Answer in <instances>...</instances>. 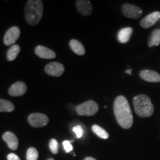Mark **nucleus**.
Wrapping results in <instances>:
<instances>
[{
    "mask_svg": "<svg viewBox=\"0 0 160 160\" xmlns=\"http://www.w3.org/2000/svg\"><path fill=\"white\" fill-rule=\"evenodd\" d=\"M160 19V12L155 11L147 15L140 22V26L142 28H149Z\"/></svg>",
    "mask_w": 160,
    "mask_h": 160,
    "instance_id": "nucleus-9",
    "label": "nucleus"
},
{
    "mask_svg": "<svg viewBox=\"0 0 160 160\" xmlns=\"http://www.w3.org/2000/svg\"><path fill=\"white\" fill-rule=\"evenodd\" d=\"M133 105L136 113L139 117H150L154 112V107L151 99L146 95L142 94L135 97L133 99Z\"/></svg>",
    "mask_w": 160,
    "mask_h": 160,
    "instance_id": "nucleus-3",
    "label": "nucleus"
},
{
    "mask_svg": "<svg viewBox=\"0 0 160 160\" xmlns=\"http://www.w3.org/2000/svg\"><path fill=\"white\" fill-rule=\"evenodd\" d=\"M76 6L80 14L85 16H90L93 12L91 2L88 0H77L76 1Z\"/></svg>",
    "mask_w": 160,
    "mask_h": 160,
    "instance_id": "nucleus-10",
    "label": "nucleus"
},
{
    "mask_svg": "<svg viewBox=\"0 0 160 160\" xmlns=\"http://www.w3.org/2000/svg\"><path fill=\"white\" fill-rule=\"evenodd\" d=\"M62 145L66 153H70V152L72 151V150H73V146H72L71 142L68 141V140L64 141Z\"/></svg>",
    "mask_w": 160,
    "mask_h": 160,
    "instance_id": "nucleus-24",
    "label": "nucleus"
},
{
    "mask_svg": "<svg viewBox=\"0 0 160 160\" xmlns=\"http://www.w3.org/2000/svg\"><path fill=\"white\" fill-rule=\"evenodd\" d=\"M2 139L4 141L7 143L8 146L12 151H16L18 148L19 145V141H18L17 137L13 132L8 131L5 132L2 135Z\"/></svg>",
    "mask_w": 160,
    "mask_h": 160,
    "instance_id": "nucleus-13",
    "label": "nucleus"
},
{
    "mask_svg": "<svg viewBox=\"0 0 160 160\" xmlns=\"http://www.w3.org/2000/svg\"><path fill=\"white\" fill-rule=\"evenodd\" d=\"M122 12L125 17L137 19L141 17L142 10L138 6L131 4H125L122 7Z\"/></svg>",
    "mask_w": 160,
    "mask_h": 160,
    "instance_id": "nucleus-6",
    "label": "nucleus"
},
{
    "mask_svg": "<svg viewBox=\"0 0 160 160\" xmlns=\"http://www.w3.org/2000/svg\"><path fill=\"white\" fill-rule=\"evenodd\" d=\"M35 53L39 58L45 59H54L56 57V53L54 51L42 45H39L36 48Z\"/></svg>",
    "mask_w": 160,
    "mask_h": 160,
    "instance_id": "nucleus-14",
    "label": "nucleus"
},
{
    "mask_svg": "<svg viewBox=\"0 0 160 160\" xmlns=\"http://www.w3.org/2000/svg\"><path fill=\"white\" fill-rule=\"evenodd\" d=\"M39 157V153L35 148H29L27 151L26 159L27 160H37Z\"/></svg>",
    "mask_w": 160,
    "mask_h": 160,
    "instance_id": "nucleus-21",
    "label": "nucleus"
},
{
    "mask_svg": "<svg viewBox=\"0 0 160 160\" xmlns=\"http://www.w3.org/2000/svg\"><path fill=\"white\" fill-rule=\"evenodd\" d=\"M48 160H54V159H53V158H51V159H48Z\"/></svg>",
    "mask_w": 160,
    "mask_h": 160,
    "instance_id": "nucleus-28",
    "label": "nucleus"
},
{
    "mask_svg": "<svg viewBox=\"0 0 160 160\" xmlns=\"http://www.w3.org/2000/svg\"><path fill=\"white\" fill-rule=\"evenodd\" d=\"M20 36V29L17 26H13L6 31L4 37V43L5 45L9 46L14 44Z\"/></svg>",
    "mask_w": 160,
    "mask_h": 160,
    "instance_id": "nucleus-8",
    "label": "nucleus"
},
{
    "mask_svg": "<svg viewBox=\"0 0 160 160\" xmlns=\"http://www.w3.org/2000/svg\"><path fill=\"white\" fill-rule=\"evenodd\" d=\"M99 111V105L93 100H88L76 107V111L79 116L91 117Z\"/></svg>",
    "mask_w": 160,
    "mask_h": 160,
    "instance_id": "nucleus-4",
    "label": "nucleus"
},
{
    "mask_svg": "<svg viewBox=\"0 0 160 160\" xmlns=\"http://www.w3.org/2000/svg\"><path fill=\"white\" fill-rule=\"evenodd\" d=\"M73 131L74 132L75 134L77 135V137L78 139L82 137V136L84 134V130L81 125L75 126V127L73 128Z\"/></svg>",
    "mask_w": 160,
    "mask_h": 160,
    "instance_id": "nucleus-23",
    "label": "nucleus"
},
{
    "mask_svg": "<svg viewBox=\"0 0 160 160\" xmlns=\"http://www.w3.org/2000/svg\"><path fill=\"white\" fill-rule=\"evenodd\" d=\"M131 71H132L131 69H128V70H127V71H126L125 72H126V73H128V74L131 75Z\"/></svg>",
    "mask_w": 160,
    "mask_h": 160,
    "instance_id": "nucleus-27",
    "label": "nucleus"
},
{
    "mask_svg": "<svg viewBox=\"0 0 160 160\" xmlns=\"http://www.w3.org/2000/svg\"><path fill=\"white\" fill-rule=\"evenodd\" d=\"M43 3L41 0H29L25 5V19L30 25H36L42 17Z\"/></svg>",
    "mask_w": 160,
    "mask_h": 160,
    "instance_id": "nucleus-2",
    "label": "nucleus"
},
{
    "mask_svg": "<svg viewBox=\"0 0 160 160\" xmlns=\"http://www.w3.org/2000/svg\"><path fill=\"white\" fill-rule=\"evenodd\" d=\"M84 160H97L96 159H94V158L93 157H86L84 159Z\"/></svg>",
    "mask_w": 160,
    "mask_h": 160,
    "instance_id": "nucleus-26",
    "label": "nucleus"
},
{
    "mask_svg": "<svg viewBox=\"0 0 160 160\" xmlns=\"http://www.w3.org/2000/svg\"><path fill=\"white\" fill-rule=\"evenodd\" d=\"M49 148L53 154H57L59 151V143H58L57 140L55 139H51L50 140Z\"/></svg>",
    "mask_w": 160,
    "mask_h": 160,
    "instance_id": "nucleus-22",
    "label": "nucleus"
},
{
    "mask_svg": "<svg viewBox=\"0 0 160 160\" xmlns=\"http://www.w3.org/2000/svg\"><path fill=\"white\" fill-rule=\"evenodd\" d=\"M14 110V105L11 102L0 99V112H12Z\"/></svg>",
    "mask_w": 160,
    "mask_h": 160,
    "instance_id": "nucleus-18",
    "label": "nucleus"
},
{
    "mask_svg": "<svg viewBox=\"0 0 160 160\" xmlns=\"http://www.w3.org/2000/svg\"><path fill=\"white\" fill-rule=\"evenodd\" d=\"M139 77L148 82H160V74L151 70H143L140 71Z\"/></svg>",
    "mask_w": 160,
    "mask_h": 160,
    "instance_id": "nucleus-12",
    "label": "nucleus"
},
{
    "mask_svg": "<svg viewBox=\"0 0 160 160\" xmlns=\"http://www.w3.org/2000/svg\"><path fill=\"white\" fill-rule=\"evenodd\" d=\"M45 71L48 75L51 77H58L63 74L65 72V67L62 64L53 62L48 63L45 68Z\"/></svg>",
    "mask_w": 160,
    "mask_h": 160,
    "instance_id": "nucleus-7",
    "label": "nucleus"
},
{
    "mask_svg": "<svg viewBox=\"0 0 160 160\" xmlns=\"http://www.w3.org/2000/svg\"><path fill=\"white\" fill-rule=\"evenodd\" d=\"M160 45V29H155L152 31L148 39V45L151 48Z\"/></svg>",
    "mask_w": 160,
    "mask_h": 160,
    "instance_id": "nucleus-17",
    "label": "nucleus"
},
{
    "mask_svg": "<svg viewBox=\"0 0 160 160\" xmlns=\"http://www.w3.org/2000/svg\"><path fill=\"white\" fill-rule=\"evenodd\" d=\"M28 122L33 128H42L47 125L49 122L48 117L45 114L40 113H33L29 115Z\"/></svg>",
    "mask_w": 160,
    "mask_h": 160,
    "instance_id": "nucleus-5",
    "label": "nucleus"
},
{
    "mask_svg": "<svg viewBox=\"0 0 160 160\" xmlns=\"http://www.w3.org/2000/svg\"><path fill=\"white\" fill-rule=\"evenodd\" d=\"M113 112L117 122L122 128H131L133 122V114L128 102L124 96H119L116 98Z\"/></svg>",
    "mask_w": 160,
    "mask_h": 160,
    "instance_id": "nucleus-1",
    "label": "nucleus"
},
{
    "mask_svg": "<svg viewBox=\"0 0 160 160\" xmlns=\"http://www.w3.org/2000/svg\"><path fill=\"white\" fill-rule=\"evenodd\" d=\"M70 47L73 53H75L77 55H84L85 53V49L84 48L82 44L77 39H72L70 41L69 43Z\"/></svg>",
    "mask_w": 160,
    "mask_h": 160,
    "instance_id": "nucleus-16",
    "label": "nucleus"
},
{
    "mask_svg": "<svg viewBox=\"0 0 160 160\" xmlns=\"http://www.w3.org/2000/svg\"><path fill=\"white\" fill-rule=\"evenodd\" d=\"M92 131H93V132L96 135L98 136L99 138H101V139H108L109 137L108 133L105 129L102 128V127H100L99 125H93L92 126Z\"/></svg>",
    "mask_w": 160,
    "mask_h": 160,
    "instance_id": "nucleus-20",
    "label": "nucleus"
},
{
    "mask_svg": "<svg viewBox=\"0 0 160 160\" xmlns=\"http://www.w3.org/2000/svg\"><path fill=\"white\" fill-rule=\"evenodd\" d=\"M133 33V28L128 27L121 29L119 31L117 35L118 40L120 43H127L131 39V37Z\"/></svg>",
    "mask_w": 160,
    "mask_h": 160,
    "instance_id": "nucleus-15",
    "label": "nucleus"
},
{
    "mask_svg": "<svg viewBox=\"0 0 160 160\" xmlns=\"http://www.w3.org/2000/svg\"><path fill=\"white\" fill-rule=\"evenodd\" d=\"M27 91V85L22 82H17L11 86L8 93L11 97H21Z\"/></svg>",
    "mask_w": 160,
    "mask_h": 160,
    "instance_id": "nucleus-11",
    "label": "nucleus"
},
{
    "mask_svg": "<svg viewBox=\"0 0 160 160\" xmlns=\"http://www.w3.org/2000/svg\"><path fill=\"white\" fill-rule=\"evenodd\" d=\"M20 51V47L18 45H13L7 52V59L8 61H13L17 57Z\"/></svg>",
    "mask_w": 160,
    "mask_h": 160,
    "instance_id": "nucleus-19",
    "label": "nucleus"
},
{
    "mask_svg": "<svg viewBox=\"0 0 160 160\" xmlns=\"http://www.w3.org/2000/svg\"><path fill=\"white\" fill-rule=\"evenodd\" d=\"M7 158H8V160H20L19 157H18L17 154H15V153H11L8 155Z\"/></svg>",
    "mask_w": 160,
    "mask_h": 160,
    "instance_id": "nucleus-25",
    "label": "nucleus"
}]
</instances>
